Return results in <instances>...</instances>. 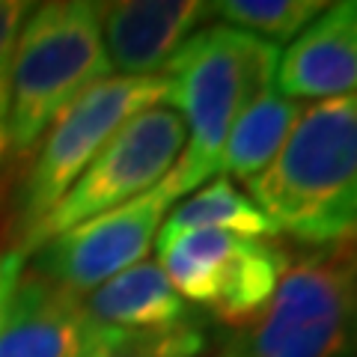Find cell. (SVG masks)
Wrapping results in <instances>:
<instances>
[{"label":"cell","instance_id":"cell-11","mask_svg":"<svg viewBox=\"0 0 357 357\" xmlns=\"http://www.w3.org/2000/svg\"><path fill=\"white\" fill-rule=\"evenodd\" d=\"M84 301L24 271L0 321V357H89Z\"/></svg>","mask_w":357,"mask_h":357},{"label":"cell","instance_id":"cell-10","mask_svg":"<svg viewBox=\"0 0 357 357\" xmlns=\"http://www.w3.org/2000/svg\"><path fill=\"white\" fill-rule=\"evenodd\" d=\"M277 93L286 98H337L357 89V0L325 6L277 63Z\"/></svg>","mask_w":357,"mask_h":357},{"label":"cell","instance_id":"cell-1","mask_svg":"<svg viewBox=\"0 0 357 357\" xmlns=\"http://www.w3.org/2000/svg\"><path fill=\"white\" fill-rule=\"evenodd\" d=\"M280 48L229 24L197 30L164 66L167 102L185 122V149L164 178L173 199L220 176L223 146L241 110L274 86Z\"/></svg>","mask_w":357,"mask_h":357},{"label":"cell","instance_id":"cell-9","mask_svg":"<svg viewBox=\"0 0 357 357\" xmlns=\"http://www.w3.org/2000/svg\"><path fill=\"white\" fill-rule=\"evenodd\" d=\"M110 69L122 77H155L211 15L199 0H119L98 3Z\"/></svg>","mask_w":357,"mask_h":357},{"label":"cell","instance_id":"cell-18","mask_svg":"<svg viewBox=\"0 0 357 357\" xmlns=\"http://www.w3.org/2000/svg\"><path fill=\"white\" fill-rule=\"evenodd\" d=\"M220 357H238V354H236V351H232V349H229V351H223Z\"/></svg>","mask_w":357,"mask_h":357},{"label":"cell","instance_id":"cell-16","mask_svg":"<svg viewBox=\"0 0 357 357\" xmlns=\"http://www.w3.org/2000/svg\"><path fill=\"white\" fill-rule=\"evenodd\" d=\"M24 262H27V256L18 253L15 248L0 253V321H3L9 301L15 295V286L21 280V274H24Z\"/></svg>","mask_w":357,"mask_h":357},{"label":"cell","instance_id":"cell-15","mask_svg":"<svg viewBox=\"0 0 357 357\" xmlns=\"http://www.w3.org/2000/svg\"><path fill=\"white\" fill-rule=\"evenodd\" d=\"M33 3L24 0H0V176L9 173V96H13V63L18 33L24 27Z\"/></svg>","mask_w":357,"mask_h":357},{"label":"cell","instance_id":"cell-8","mask_svg":"<svg viewBox=\"0 0 357 357\" xmlns=\"http://www.w3.org/2000/svg\"><path fill=\"white\" fill-rule=\"evenodd\" d=\"M89 345L98 351H131L158 340L197 312L176 295L158 262H137L84 298ZM89 354V357H93Z\"/></svg>","mask_w":357,"mask_h":357},{"label":"cell","instance_id":"cell-7","mask_svg":"<svg viewBox=\"0 0 357 357\" xmlns=\"http://www.w3.org/2000/svg\"><path fill=\"white\" fill-rule=\"evenodd\" d=\"M161 182L152 191L134 197L131 203L102 211V215L48 238L33 253L36 256L33 271L63 292L84 301L98 286L114 280L116 274L143 262L167 211L176 203Z\"/></svg>","mask_w":357,"mask_h":357},{"label":"cell","instance_id":"cell-6","mask_svg":"<svg viewBox=\"0 0 357 357\" xmlns=\"http://www.w3.org/2000/svg\"><path fill=\"white\" fill-rule=\"evenodd\" d=\"M185 140V122L173 107L155 105L140 110L107 140V146L15 250L30 256L48 238L152 191L176 167Z\"/></svg>","mask_w":357,"mask_h":357},{"label":"cell","instance_id":"cell-5","mask_svg":"<svg viewBox=\"0 0 357 357\" xmlns=\"http://www.w3.org/2000/svg\"><path fill=\"white\" fill-rule=\"evenodd\" d=\"M167 102V81L155 77L110 75L54 119L39 146L24 164L15 191V232L24 241L39 220L60 203V197L77 182L89 161L107 146V140L140 110ZM15 244V248H18Z\"/></svg>","mask_w":357,"mask_h":357},{"label":"cell","instance_id":"cell-14","mask_svg":"<svg viewBox=\"0 0 357 357\" xmlns=\"http://www.w3.org/2000/svg\"><path fill=\"white\" fill-rule=\"evenodd\" d=\"M325 6L328 3H319V0H218V3H208L211 15L271 45L301 36L325 13Z\"/></svg>","mask_w":357,"mask_h":357},{"label":"cell","instance_id":"cell-4","mask_svg":"<svg viewBox=\"0 0 357 357\" xmlns=\"http://www.w3.org/2000/svg\"><path fill=\"white\" fill-rule=\"evenodd\" d=\"M238 357H357V241L289 262L274 298L232 345Z\"/></svg>","mask_w":357,"mask_h":357},{"label":"cell","instance_id":"cell-3","mask_svg":"<svg viewBox=\"0 0 357 357\" xmlns=\"http://www.w3.org/2000/svg\"><path fill=\"white\" fill-rule=\"evenodd\" d=\"M114 75L98 3L51 0L30 9L18 33L9 96V173L27 164L45 131L89 86Z\"/></svg>","mask_w":357,"mask_h":357},{"label":"cell","instance_id":"cell-13","mask_svg":"<svg viewBox=\"0 0 357 357\" xmlns=\"http://www.w3.org/2000/svg\"><path fill=\"white\" fill-rule=\"evenodd\" d=\"M161 229H220L236 232L248 238H274L277 227L265 211L253 203L248 194H241L227 176H215L206 188H199L194 197H188L182 206L173 208L164 218Z\"/></svg>","mask_w":357,"mask_h":357},{"label":"cell","instance_id":"cell-2","mask_svg":"<svg viewBox=\"0 0 357 357\" xmlns=\"http://www.w3.org/2000/svg\"><path fill=\"white\" fill-rule=\"evenodd\" d=\"M248 188L277 232L310 248L357 241V89L304 107Z\"/></svg>","mask_w":357,"mask_h":357},{"label":"cell","instance_id":"cell-17","mask_svg":"<svg viewBox=\"0 0 357 357\" xmlns=\"http://www.w3.org/2000/svg\"><path fill=\"white\" fill-rule=\"evenodd\" d=\"M93 357H126V354H116V351H98V354H93Z\"/></svg>","mask_w":357,"mask_h":357},{"label":"cell","instance_id":"cell-12","mask_svg":"<svg viewBox=\"0 0 357 357\" xmlns=\"http://www.w3.org/2000/svg\"><path fill=\"white\" fill-rule=\"evenodd\" d=\"M301 114H304V105L280 96L274 86L262 93L248 110H241V116L232 126L227 146H223L220 176L229 173L232 178H241L244 185L259 178L268 170V164L277 158V152L283 149Z\"/></svg>","mask_w":357,"mask_h":357}]
</instances>
